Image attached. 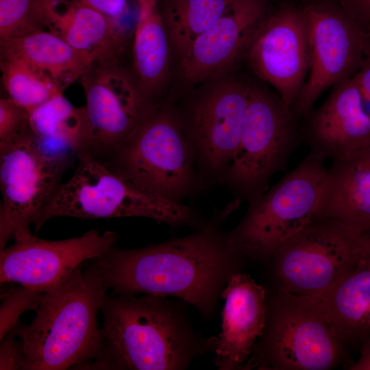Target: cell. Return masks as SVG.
Masks as SVG:
<instances>
[{
  "instance_id": "obj_1",
  "label": "cell",
  "mask_w": 370,
  "mask_h": 370,
  "mask_svg": "<svg viewBox=\"0 0 370 370\" xmlns=\"http://www.w3.org/2000/svg\"><path fill=\"white\" fill-rule=\"evenodd\" d=\"M246 260L228 243L217 221L186 236L138 249L114 246L92 260L114 294H151L182 299L202 319L215 317L221 293Z\"/></svg>"
},
{
  "instance_id": "obj_2",
  "label": "cell",
  "mask_w": 370,
  "mask_h": 370,
  "mask_svg": "<svg viewBox=\"0 0 370 370\" xmlns=\"http://www.w3.org/2000/svg\"><path fill=\"white\" fill-rule=\"evenodd\" d=\"M141 295L106 294L100 310L101 351L89 369L185 370L213 352L215 336L194 328L188 303Z\"/></svg>"
},
{
  "instance_id": "obj_3",
  "label": "cell",
  "mask_w": 370,
  "mask_h": 370,
  "mask_svg": "<svg viewBox=\"0 0 370 370\" xmlns=\"http://www.w3.org/2000/svg\"><path fill=\"white\" fill-rule=\"evenodd\" d=\"M108 291L91 264L44 292L32 322L13 329L22 347V370L85 369L95 362L102 345L97 317Z\"/></svg>"
},
{
  "instance_id": "obj_4",
  "label": "cell",
  "mask_w": 370,
  "mask_h": 370,
  "mask_svg": "<svg viewBox=\"0 0 370 370\" xmlns=\"http://www.w3.org/2000/svg\"><path fill=\"white\" fill-rule=\"evenodd\" d=\"M70 179L56 193L33 221L39 230L50 219L144 217L172 227L199 223L193 210L149 190L112 169L87 150L77 157Z\"/></svg>"
},
{
  "instance_id": "obj_5",
  "label": "cell",
  "mask_w": 370,
  "mask_h": 370,
  "mask_svg": "<svg viewBox=\"0 0 370 370\" xmlns=\"http://www.w3.org/2000/svg\"><path fill=\"white\" fill-rule=\"evenodd\" d=\"M344 344L320 298L274 288L267 291L264 328L243 369L330 370L344 361Z\"/></svg>"
},
{
  "instance_id": "obj_6",
  "label": "cell",
  "mask_w": 370,
  "mask_h": 370,
  "mask_svg": "<svg viewBox=\"0 0 370 370\" xmlns=\"http://www.w3.org/2000/svg\"><path fill=\"white\" fill-rule=\"evenodd\" d=\"M325 162L310 151L274 186L250 201L241 221L225 232L232 248L246 261L269 262L315 217L325 186Z\"/></svg>"
},
{
  "instance_id": "obj_7",
  "label": "cell",
  "mask_w": 370,
  "mask_h": 370,
  "mask_svg": "<svg viewBox=\"0 0 370 370\" xmlns=\"http://www.w3.org/2000/svg\"><path fill=\"white\" fill-rule=\"evenodd\" d=\"M103 162L178 203L197 182L194 148L180 115L167 104L154 102L127 140Z\"/></svg>"
},
{
  "instance_id": "obj_8",
  "label": "cell",
  "mask_w": 370,
  "mask_h": 370,
  "mask_svg": "<svg viewBox=\"0 0 370 370\" xmlns=\"http://www.w3.org/2000/svg\"><path fill=\"white\" fill-rule=\"evenodd\" d=\"M298 119L276 92L249 83L239 143L225 177L239 199L249 203L262 195L284 169L302 139Z\"/></svg>"
},
{
  "instance_id": "obj_9",
  "label": "cell",
  "mask_w": 370,
  "mask_h": 370,
  "mask_svg": "<svg viewBox=\"0 0 370 370\" xmlns=\"http://www.w3.org/2000/svg\"><path fill=\"white\" fill-rule=\"evenodd\" d=\"M365 261L362 232L339 221L314 217L269 262L275 288L321 298Z\"/></svg>"
},
{
  "instance_id": "obj_10",
  "label": "cell",
  "mask_w": 370,
  "mask_h": 370,
  "mask_svg": "<svg viewBox=\"0 0 370 370\" xmlns=\"http://www.w3.org/2000/svg\"><path fill=\"white\" fill-rule=\"evenodd\" d=\"M72 160L42 148L28 127L0 143V249L31 234L30 224L60 185Z\"/></svg>"
},
{
  "instance_id": "obj_11",
  "label": "cell",
  "mask_w": 370,
  "mask_h": 370,
  "mask_svg": "<svg viewBox=\"0 0 370 370\" xmlns=\"http://www.w3.org/2000/svg\"><path fill=\"white\" fill-rule=\"evenodd\" d=\"M307 21L309 71L293 106L306 118L329 87L352 78L365 58L356 21L334 0H309L301 6Z\"/></svg>"
},
{
  "instance_id": "obj_12",
  "label": "cell",
  "mask_w": 370,
  "mask_h": 370,
  "mask_svg": "<svg viewBox=\"0 0 370 370\" xmlns=\"http://www.w3.org/2000/svg\"><path fill=\"white\" fill-rule=\"evenodd\" d=\"M79 79L86 99V150L103 161L127 140L154 102L119 64L92 63Z\"/></svg>"
},
{
  "instance_id": "obj_13",
  "label": "cell",
  "mask_w": 370,
  "mask_h": 370,
  "mask_svg": "<svg viewBox=\"0 0 370 370\" xmlns=\"http://www.w3.org/2000/svg\"><path fill=\"white\" fill-rule=\"evenodd\" d=\"M246 56L255 75L270 84L293 108L309 71L308 25L302 7L282 3L267 14Z\"/></svg>"
},
{
  "instance_id": "obj_14",
  "label": "cell",
  "mask_w": 370,
  "mask_h": 370,
  "mask_svg": "<svg viewBox=\"0 0 370 370\" xmlns=\"http://www.w3.org/2000/svg\"><path fill=\"white\" fill-rule=\"evenodd\" d=\"M118 238L115 232L95 230L60 241L39 238L32 233L14 238L13 245L0 251V282L46 292L66 280L82 263L114 246Z\"/></svg>"
},
{
  "instance_id": "obj_15",
  "label": "cell",
  "mask_w": 370,
  "mask_h": 370,
  "mask_svg": "<svg viewBox=\"0 0 370 370\" xmlns=\"http://www.w3.org/2000/svg\"><path fill=\"white\" fill-rule=\"evenodd\" d=\"M248 92L244 80L219 79L193 101L186 120L181 119L197 164L216 178L225 180L236 151Z\"/></svg>"
},
{
  "instance_id": "obj_16",
  "label": "cell",
  "mask_w": 370,
  "mask_h": 370,
  "mask_svg": "<svg viewBox=\"0 0 370 370\" xmlns=\"http://www.w3.org/2000/svg\"><path fill=\"white\" fill-rule=\"evenodd\" d=\"M267 14L265 0H233L179 62L181 78L186 83L196 84L232 68L246 53Z\"/></svg>"
},
{
  "instance_id": "obj_17",
  "label": "cell",
  "mask_w": 370,
  "mask_h": 370,
  "mask_svg": "<svg viewBox=\"0 0 370 370\" xmlns=\"http://www.w3.org/2000/svg\"><path fill=\"white\" fill-rule=\"evenodd\" d=\"M305 119L302 140L325 160L345 159L370 145V115L353 77L332 86L323 104Z\"/></svg>"
},
{
  "instance_id": "obj_18",
  "label": "cell",
  "mask_w": 370,
  "mask_h": 370,
  "mask_svg": "<svg viewBox=\"0 0 370 370\" xmlns=\"http://www.w3.org/2000/svg\"><path fill=\"white\" fill-rule=\"evenodd\" d=\"M221 330L215 338L213 362L219 370L244 367L265 325L267 289L243 271L224 287Z\"/></svg>"
},
{
  "instance_id": "obj_19",
  "label": "cell",
  "mask_w": 370,
  "mask_h": 370,
  "mask_svg": "<svg viewBox=\"0 0 370 370\" xmlns=\"http://www.w3.org/2000/svg\"><path fill=\"white\" fill-rule=\"evenodd\" d=\"M49 31L93 63L118 64L123 35L118 23L78 1L48 0Z\"/></svg>"
},
{
  "instance_id": "obj_20",
  "label": "cell",
  "mask_w": 370,
  "mask_h": 370,
  "mask_svg": "<svg viewBox=\"0 0 370 370\" xmlns=\"http://www.w3.org/2000/svg\"><path fill=\"white\" fill-rule=\"evenodd\" d=\"M315 217L339 221L358 232L370 227V145L327 169Z\"/></svg>"
},
{
  "instance_id": "obj_21",
  "label": "cell",
  "mask_w": 370,
  "mask_h": 370,
  "mask_svg": "<svg viewBox=\"0 0 370 370\" xmlns=\"http://www.w3.org/2000/svg\"><path fill=\"white\" fill-rule=\"evenodd\" d=\"M1 58L16 59L51 79L63 92L93 63L50 31L0 40Z\"/></svg>"
},
{
  "instance_id": "obj_22",
  "label": "cell",
  "mask_w": 370,
  "mask_h": 370,
  "mask_svg": "<svg viewBox=\"0 0 370 370\" xmlns=\"http://www.w3.org/2000/svg\"><path fill=\"white\" fill-rule=\"evenodd\" d=\"M29 127L39 145L52 154L73 160L87 148L84 107H75L63 93L29 111Z\"/></svg>"
},
{
  "instance_id": "obj_23",
  "label": "cell",
  "mask_w": 370,
  "mask_h": 370,
  "mask_svg": "<svg viewBox=\"0 0 370 370\" xmlns=\"http://www.w3.org/2000/svg\"><path fill=\"white\" fill-rule=\"evenodd\" d=\"M140 14L132 46L134 78L145 95L152 98L166 81L171 45L157 1H138Z\"/></svg>"
},
{
  "instance_id": "obj_24",
  "label": "cell",
  "mask_w": 370,
  "mask_h": 370,
  "mask_svg": "<svg viewBox=\"0 0 370 370\" xmlns=\"http://www.w3.org/2000/svg\"><path fill=\"white\" fill-rule=\"evenodd\" d=\"M328 319L345 343L370 338V265L367 261L321 298Z\"/></svg>"
},
{
  "instance_id": "obj_25",
  "label": "cell",
  "mask_w": 370,
  "mask_h": 370,
  "mask_svg": "<svg viewBox=\"0 0 370 370\" xmlns=\"http://www.w3.org/2000/svg\"><path fill=\"white\" fill-rule=\"evenodd\" d=\"M233 0H163L160 16L171 50L181 60L192 43L226 10Z\"/></svg>"
},
{
  "instance_id": "obj_26",
  "label": "cell",
  "mask_w": 370,
  "mask_h": 370,
  "mask_svg": "<svg viewBox=\"0 0 370 370\" xmlns=\"http://www.w3.org/2000/svg\"><path fill=\"white\" fill-rule=\"evenodd\" d=\"M0 68L9 98L28 111L63 93L51 79L23 61L1 58Z\"/></svg>"
},
{
  "instance_id": "obj_27",
  "label": "cell",
  "mask_w": 370,
  "mask_h": 370,
  "mask_svg": "<svg viewBox=\"0 0 370 370\" xmlns=\"http://www.w3.org/2000/svg\"><path fill=\"white\" fill-rule=\"evenodd\" d=\"M47 0H0V40L49 28Z\"/></svg>"
},
{
  "instance_id": "obj_28",
  "label": "cell",
  "mask_w": 370,
  "mask_h": 370,
  "mask_svg": "<svg viewBox=\"0 0 370 370\" xmlns=\"http://www.w3.org/2000/svg\"><path fill=\"white\" fill-rule=\"evenodd\" d=\"M42 296V292L21 284L11 286L1 292L0 340L15 328L23 312L36 310Z\"/></svg>"
},
{
  "instance_id": "obj_29",
  "label": "cell",
  "mask_w": 370,
  "mask_h": 370,
  "mask_svg": "<svg viewBox=\"0 0 370 370\" xmlns=\"http://www.w3.org/2000/svg\"><path fill=\"white\" fill-rule=\"evenodd\" d=\"M29 127V111L10 98L0 99V143L6 142Z\"/></svg>"
},
{
  "instance_id": "obj_30",
  "label": "cell",
  "mask_w": 370,
  "mask_h": 370,
  "mask_svg": "<svg viewBox=\"0 0 370 370\" xmlns=\"http://www.w3.org/2000/svg\"><path fill=\"white\" fill-rule=\"evenodd\" d=\"M23 362L22 347L12 330L1 340L0 369L22 370Z\"/></svg>"
},
{
  "instance_id": "obj_31",
  "label": "cell",
  "mask_w": 370,
  "mask_h": 370,
  "mask_svg": "<svg viewBox=\"0 0 370 370\" xmlns=\"http://www.w3.org/2000/svg\"><path fill=\"white\" fill-rule=\"evenodd\" d=\"M97 10L112 20L118 21L127 12V0H76Z\"/></svg>"
},
{
  "instance_id": "obj_32",
  "label": "cell",
  "mask_w": 370,
  "mask_h": 370,
  "mask_svg": "<svg viewBox=\"0 0 370 370\" xmlns=\"http://www.w3.org/2000/svg\"><path fill=\"white\" fill-rule=\"evenodd\" d=\"M362 95L364 106L370 115V58L365 57L353 76Z\"/></svg>"
},
{
  "instance_id": "obj_33",
  "label": "cell",
  "mask_w": 370,
  "mask_h": 370,
  "mask_svg": "<svg viewBox=\"0 0 370 370\" xmlns=\"http://www.w3.org/2000/svg\"><path fill=\"white\" fill-rule=\"evenodd\" d=\"M359 24H370V0H334Z\"/></svg>"
},
{
  "instance_id": "obj_34",
  "label": "cell",
  "mask_w": 370,
  "mask_h": 370,
  "mask_svg": "<svg viewBox=\"0 0 370 370\" xmlns=\"http://www.w3.org/2000/svg\"><path fill=\"white\" fill-rule=\"evenodd\" d=\"M350 370H370V338L362 344L360 354L356 362L347 367Z\"/></svg>"
},
{
  "instance_id": "obj_35",
  "label": "cell",
  "mask_w": 370,
  "mask_h": 370,
  "mask_svg": "<svg viewBox=\"0 0 370 370\" xmlns=\"http://www.w3.org/2000/svg\"><path fill=\"white\" fill-rule=\"evenodd\" d=\"M358 24L360 31L364 56L370 58V24L361 25L358 23Z\"/></svg>"
},
{
  "instance_id": "obj_36",
  "label": "cell",
  "mask_w": 370,
  "mask_h": 370,
  "mask_svg": "<svg viewBox=\"0 0 370 370\" xmlns=\"http://www.w3.org/2000/svg\"><path fill=\"white\" fill-rule=\"evenodd\" d=\"M365 250V258L370 265V227L362 232Z\"/></svg>"
},
{
  "instance_id": "obj_37",
  "label": "cell",
  "mask_w": 370,
  "mask_h": 370,
  "mask_svg": "<svg viewBox=\"0 0 370 370\" xmlns=\"http://www.w3.org/2000/svg\"><path fill=\"white\" fill-rule=\"evenodd\" d=\"M138 1H158V0H138Z\"/></svg>"
}]
</instances>
